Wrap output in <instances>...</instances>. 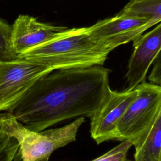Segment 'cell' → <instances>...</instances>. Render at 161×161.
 <instances>
[{
	"label": "cell",
	"mask_w": 161,
	"mask_h": 161,
	"mask_svg": "<svg viewBox=\"0 0 161 161\" xmlns=\"http://www.w3.org/2000/svg\"><path fill=\"white\" fill-rule=\"evenodd\" d=\"M84 121V116H80L62 127L33 131L25 126L10 112H0L2 127L18 142L19 159L23 161L48 160L54 151L76 140L78 130Z\"/></svg>",
	"instance_id": "3957f363"
},
{
	"label": "cell",
	"mask_w": 161,
	"mask_h": 161,
	"mask_svg": "<svg viewBox=\"0 0 161 161\" xmlns=\"http://www.w3.org/2000/svg\"><path fill=\"white\" fill-rule=\"evenodd\" d=\"M152 64L153 67L148 79L151 82L161 86V51Z\"/></svg>",
	"instance_id": "9a60e30c"
},
{
	"label": "cell",
	"mask_w": 161,
	"mask_h": 161,
	"mask_svg": "<svg viewBox=\"0 0 161 161\" xmlns=\"http://www.w3.org/2000/svg\"><path fill=\"white\" fill-rule=\"evenodd\" d=\"M51 67L17 58L0 62V112L9 111Z\"/></svg>",
	"instance_id": "5b68a950"
},
{
	"label": "cell",
	"mask_w": 161,
	"mask_h": 161,
	"mask_svg": "<svg viewBox=\"0 0 161 161\" xmlns=\"http://www.w3.org/2000/svg\"><path fill=\"white\" fill-rule=\"evenodd\" d=\"M67 28L65 26L39 21L36 18L30 15H19L12 25V49L18 55L29 48L48 40Z\"/></svg>",
	"instance_id": "9c48e42d"
},
{
	"label": "cell",
	"mask_w": 161,
	"mask_h": 161,
	"mask_svg": "<svg viewBox=\"0 0 161 161\" xmlns=\"http://www.w3.org/2000/svg\"><path fill=\"white\" fill-rule=\"evenodd\" d=\"M136 95V87L120 92L110 91L106 101L89 117L91 136L97 144L108 140H118V125Z\"/></svg>",
	"instance_id": "8992f818"
},
{
	"label": "cell",
	"mask_w": 161,
	"mask_h": 161,
	"mask_svg": "<svg viewBox=\"0 0 161 161\" xmlns=\"http://www.w3.org/2000/svg\"><path fill=\"white\" fill-rule=\"evenodd\" d=\"M109 74V69L99 65L53 70L41 77L9 112L33 131L75 117H90L111 90Z\"/></svg>",
	"instance_id": "6da1fadb"
},
{
	"label": "cell",
	"mask_w": 161,
	"mask_h": 161,
	"mask_svg": "<svg viewBox=\"0 0 161 161\" xmlns=\"http://www.w3.org/2000/svg\"><path fill=\"white\" fill-rule=\"evenodd\" d=\"M137 95L118 125V140L136 141L156 118L161 108V86L143 82L136 87Z\"/></svg>",
	"instance_id": "277c9868"
},
{
	"label": "cell",
	"mask_w": 161,
	"mask_h": 161,
	"mask_svg": "<svg viewBox=\"0 0 161 161\" xmlns=\"http://www.w3.org/2000/svg\"><path fill=\"white\" fill-rule=\"evenodd\" d=\"M149 19L143 16H133L119 12L116 16L98 21L87 27L91 36L97 42L105 45L111 51L117 47L133 41L140 36V28Z\"/></svg>",
	"instance_id": "52a82bcc"
},
{
	"label": "cell",
	"mask_w": 161,
	"mask_h": 161,
	"mask_svg": "<svg viewBox=\"0 0 161 161\" xmlns=\"http://www.w3.org/2000/svg\"><path fill=\"white\" fill-rule=\"evenodd\" d=\"M12 25L0 18V62L11 61L17 58L11 44Z\"/></svg>",
	"instance_id": "7c38bea8"
},
{
	"label": "cell",
	"mask_w": 161,
	"mask_h": 161,
	"mask_svg": "<svg viewBox=\"0 0 161 161\" xmlns=\"http://www.w3.org/2000/svg\"><path fill=\"white\" fill-rule=\"evenodd\" d=\"M19 145L16 139L8 135L0 122V161H11L19 157Z\"/></svg>",
	"instance_id": "4fadbf2b"
},
{
	"label": "cell",
	"mask_w": 161,
	"mask_h": 161,
	"mask_svg": "<svg viewBox=\"0 0 161 161\" xmlns=\"http://www.w3.org/2000/svg\"><path fill=\"white\" fill-rule=\"evenodd\" d=\"M111 51L89 35L87 27L67 28L29 48L17 58L47 65L53 70L103 65Z\"/></svg>",
	"instance_id": "7a4b0ae2"
},
{
	"label": "cell",
	"mask_w": 161,
	"mask_h": 161,
	"mask_svg": "<svg viewBox=\"0 0 161 161\" xmlns=\"http://www.w3.org/2000/svg\"><path fill=\"white\" fill-rule=\"evenodd\" d=\"M151 31L133 41V51L125 75L128 89L145 82L150 66L161 51V21Z\"/></svg>",
	"instance_id": "ba28073f"
},
{
	"label": "cell",
	"mask_w": 161,
	"mask_h": 161,
	"mask_svg": "<svg viewBox=\"0 0 161 161\" xmlns=\"http://www.w3.org/2000/svg\"><path fill=\"white\" fill-rule=\"evenodd\" d=\"M131 1H147V0H131Z\"/></svg>",
	"instance_id": "2e32d148"
},
{
	"label": "cell",
	"mask_w": 161,
	"mask_h": 161,
	"mask_svg": "<svg viewBox=\"0 0 161 161\" xmlns=\"http://www.w3.org/2000/svg\"><path fill=\"white\" fill-rule=\"evenodd\" d=\"M133 142L130 140H124L122 142L109 150L104 154L93 159L94 161H125L128 150L133 146Z\"/></svg>",
	"instance_id": "5bb4252c"
},
{
	"label": "cell",
	"mask_w": 161,
	"mask_h": 161,
	"mask_svg": "<svg viewBox=\"0 0 161 161\" xmlns=\"http://www.w3.org/2000/svg\"><path fill=\"white\" fill-rule=\"evenodd\" d=\"M136 161H161V108L152 124L133 143Z\"/></svg>",
	"instance_id": "30bf717a"
},
{
	"label": "cell",
	"mask_w": 161,
	"mask_h": 161,
	"mask_svg": "<svg viewBox=\"0 0 161 161\" xmlns=\"http://www.w3.org/2000/svg\"><path fill=\"white\" fill-rule=\"evenodd\" d=\"M121 13L143 16L149 19L148 28L161 21V0L133 1L130 0L119 11Z\"/></svg>",
	"instance_id": "8fae6325"
}]
</instances>
